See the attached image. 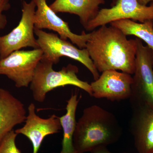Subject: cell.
<instances>
[{"label": "cell", "mask_w": 153, "mask_h": 153, "mask_svg": "<svg viewBox=\"0 0 153 153\" xmlns=\"http://www.w3.org/2000/svg\"><path fill=\"white\" fill-rule=\"evenodd\" d=\"M27 116L22 102L0 88V144L16 126L25 122Z\"/></svg>", "instance_id": "cell-13"}, {"label": "cell", "mask_w": 153, "mask_h": 153, "mask_svg": "<svg viewBox=\"0 0 153 153\" xmlns=\"http://www.w3.org/2000/svg\"><path fill=\"white\" fill-rule=\"evenodd\" d=\"M28 115L24 126L15 131L16 133L27 137L32 143L33 153H38L42 143L46 137L57 134L62 129L60 117L55 114L48 118H42L36 114L34 103L28 107Z\"/></svg>", "instance_id": "cell-11"}, {"label": "cell", "mask_w": 153, "mask_h": 153, "mask_svg": "<svg viewBox=\"0 0 153 153\" xmlns=\"http://www.w3.org/2000/svg\"><path fill=\"white\" fill-rule=\"evenodd\" d=\"M110 25L119 29L126 36H136L153 50V20L138 23L129 19H123L111 22Z\"/></svg>", "instance_id": "cell-16"}, {"label": "cell", "mask_w": 153, "mask_h": 153, "mask_svg": "<svg viewBox=\"0 0 153 153\" xmlns=\"http://www.w3.org/2000/svg\"><path fill=\"white\" fill-rule=\"evenodd\" d=\"M132 83L133 77L131 74L108 70L102 72L90 85L94 97L114 101L129 99Z\"/></svg>", "instance_id": "cell-10"}, {"label": "cell", "mask_w": 153, "mask_h": 153, "mask_svg": "<svg viewBox=\"0 0 153 153\" xmlns=\"http://www.w3.org/2000/svg\"><path fill=\"white\" fill-rule=\"evenodd\" d=\"M129 128L138 153H153V108L133 105Z\"/></svg>", "instance_id": "cell-12"}, {"label": "cell", "mask_w": 153, "mask_h": 153, "mask_svg": "<svg viewBox=\"0 0 153 153\" xmlns=\"http://www.w3.org/2000/svg\"><path fill=\"white\" fill-rule=\"evenodd\" d=\"M137 38L135 68L129 99L131 106L147 105L153 108V50Z\"/></svg>", "instance_id": "cell-5"}, {"label": "cell", "mask_w": 153, "mask_h": 153, "mask_svg": "<svg viewBox=\"0 0 153 153\" xmlns=\"http://www.w3.org/2000/svg\"><path fill=\"white\" fill-rule=\"evenodd\" d=\"M122 129L112 113L97 105L83 110L76 122L73 136L74 147L85 153L99 146L116 143L122 135Z\"/></svg>", "instance_id": "cell-2"}, {"label": "cell", "mask_w": 153, "mask_h": 153, "mask_svg": "<svg viewBox=\"0 0 153 153\" xmlns=\"http://www.w3.org/2000/svg\"><path fill=\"white\" fill-rule=\"evenodd\" d=\"M34 32L37 37L39 48L43 51L42 58L56 64L60 61V57H69L85 66L93 75L94 80L99 77L98 71L85 48L78 49L73 44L61 39L55 33H47L35 27Z\"/></svg>", "instance_id": "cell-4"}, {"label": "cell", "mask_w": 153, "mask_h": 153, "mask_svg": "<svg viewBox=\"0 0 153 153\" xmlns=\"http://www.w3.org/2000/svg\"><path fill=\"white\" fill-rule=\"evenodd\" d=\"M53 65L52 62L43 58L38 63L30 85L35 101L44 102L49 91L68 85L79 88L92 96L90 84L80 80L77 76V66L69 64L60 71H56L53 69Z\"/></svg>", "instance_id": "cell-3"}, {"label": "cell", "mask_w": 153, "mask_h": 153, "mask_svg": "<svg viewBox=\"0 0 153 153\" xmlns=\"http://www.w3.org/2000/svg\"><path fill=\"white\" fill-rule=\"evenodd\" d=\"M36 8V4L32 0L29 3L23 1L22 18L19 25L10 33L0 36V59L22 48H39L34 36Z\"/></svg>", "instance_id": "cell-6"}, {"label": "cell", "mask_w": 153, "mask_h": 153, "mask_svg": "<svg viewBox=\"0 0 153 153\" xmlns=\"http://www.w3.org/2000/svg\"><path fill=\"white\" fill-rule=\"evenodd\" d=\"M140 4L144 6H147L149 2H153V0H137Z\"/></svg>", "instance_id": "cell-20"}, {"label": "cell", "mask_w": 153, "mask_h": 153, "mask_svg": "<svg viewBox=\"0 0 153 153\" xmlns=\"http://www.w3.org/2000/svg\"><path fill=\"white\" fill-rule=\"evenodd\" d=\"M105 3V0H55L49 6L56 13H68L78 16L85 29L88 23L97 16L100 6Z\"/></svg>", "instance_id": "cell-14"}, {"label": "cell", "mask_w": 153, "mask_h": 153, "mask_svg": "<svg viewBox=\"0 0 153 153\" xmlns=\"http://www.w3.org/2000/svg\"><path fill=\"white\" fill-rule=\"evenodd\" d=\"M79 102L77 95L72 94L67 102L66 114L60 117L63 131L62 149L60 153H79L75 149L73 140L76 110Z\"/></svg>", "instance_id": "cell-15"}, {"label": "cell", "mask_w": 153, "mask_h": 153, "mask_svg": "<svg viewBox=\"0 0 153 153\" xmlns=\"http://www.w3.org/2000/svg\"><path fill=\"white\" fill-rule=\"evenodd\" d=\"M18 135L14 130L7 135L0 144V153H22L16 145Z\"/></svg>", "instance_id": "cell-17"}, {"label": "cell", "mask_w": 153, "mask_h": 153, "mask_svg": "<svg viewBox=\"0 0 153 153\" xmlns=\"http://www.w3.org/2000/svg\"><path fill=\"white\" fill-rule=\"evenodd\" d=\"M91 153H113L110 152L107 148V146H99L94 148L90 151ZM122 153H126L123 152Z\"/></svg>", "instance_id": "cell-19"}, {"label": "cell", "mask_w": 153, "mask_h": 153, "mask_svg": "<svg viewBox=\"0 0 153 153\" xmlns=\"http://www.w3.org/2000/svg\"><path fill=\"white\" fill-rule=\"evenodd\" d=\"M43 55L40 48L12 52L7 57L0 59V75H5L18 88L28 87Z\"/></svg>", "instance_id": "cell-7"}, {"label": "cell", "mask_w": 153, "mask_h": 153, "mask_svg": "<svg viewBox=\"0 0 153 153\" xmlns=\"http://www.w3.org/2000/svg\"><path fill=\"white\" fill-rule=\"evenodd\" d=\"M10 8V0H0V31L4 29L7 24V17L3 13L9 10Z\"/></svg>", "instance_id": "cell-18"}, {"label": "cell", "mask_w": 153, "mask_h": 153, "mask_svg": "<svg viewBox=\"0 0 153 153\" xmlns=\"http://www.w3.org/2000/svg\"><path fill=\"white\" fill-rule=\"evenodd\" d=\"M36 4L35 27L39 30L48 29L55 31L60 38L65 41L69 39L79 49H85L90 33L83 31L80 35L71 32L68 23L63 21L52 10L47 4V0H32Z\"/></svg>", "instance_id": "cell-9"}, {"label": "cell", "mask_w": 153, "mask_h": 153, "mask_svg": "<svg viewBox=\"0 0 153 153\" xmlns=\"http://www.w3.org/2000/svg\"><path fill=\"white\" fill-rule=\"evenodd\" d=\"M123 19L144 23L153 20V2L150 6L140 4L137 0H117L115 5L111 8L100 10L97 16L88 23L87 31H93L97 27Z\"/></svg>", "instance_id": "cell-8"}, {"label": "cell", "mask_w": 153, "mask_h": 153, "mask_svg": "<svg viewBox=\"0 0 153 153\" xmlns=\"http://www.w3.org/2000/svg\"><path fill=\"white\" fill-rule=\"evenodd\" d=\"M126 36L118 28L106 25L90 33L85 49L98 72L120 70L134 74L137 41Z\"/></svg>", "instance_id": "cell-1"}]
</instances>
